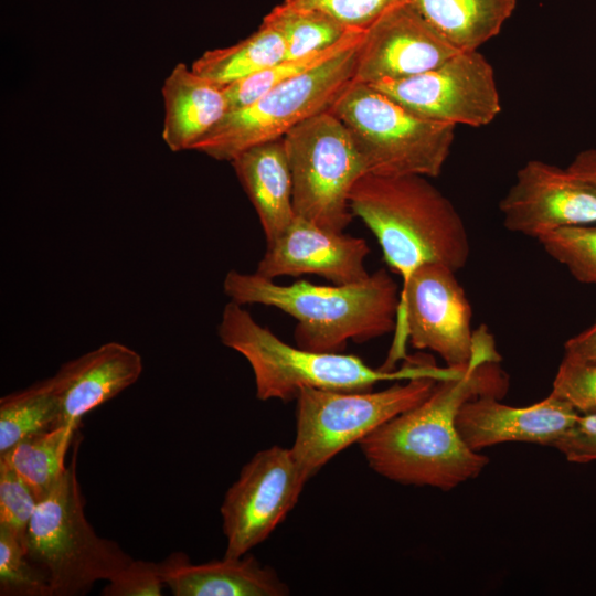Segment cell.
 Here are the masks:
<instances>
[{
	"label": "cell",
	"mask_w": 596,
	"mask_h": 596,
	"mask_svg": "<svg viewBox=\"0 0 596 596\" xmlns=\"http://www.w3.org/2000/svg\"><path fill=\"white\" fill-rule=\"evenodd\" d=\"M567 170L596 188V148L576 155Z\"/></svg>",
	"instance_id": "cell-35"
},
{
	"label": "cell",
	"mask_w": 596,
	"mask_h": 596,
	"mask_svg": "<svg viewBox=\"0 0 596 596\" xmlns=\"http://www.w3.org/2000/svg\"><path fill=\"white\" fill-rule=\"evenodd\" d=\"M0 595L51 596L49 579L29 557L24 543L1 526Z\"/></svg>",
	"instance_id": "cell-28"
},
{
	"label": "cell",
	"mask_w": 596,
	"mask_h": 596,
	"mask_svg": "<svg viewBox=\"0 0 596 596\" xmlns=\"http://www.w3.org/2000/svg\"><path fill=\"white\" fill-rule=\"evenodd\" d=\"M475 339L472 358L459 374L438 381L421 404L359 443L375 472L402 485L450 490L476 478L487 466L489 458L460 438L456 417L469 400L483 395L501 398L509 381L486 326L475 331Z\"/></svg>",
	"instance_id": "cell-1"
},
{
	"label": "cell",
	"mask_w": 596,
	"mask_h": 596,
	"mask_svg": "<svg viewBox=\"0 0 596 596\" xmlns=\"http://www.w3.org/2000/svg\"><path fill=\"white\" fill-rule=\"evenodd\" d=\"M297 216L343 232L351 223L350 192L366 173L345 126L329 110L300 123L284 137Z\"/></svg>",
	"instance_id": "cell-9"
},
{
	"label": "cell",
	"mask_w": 596,
	"mask_h": 596,
	"mask_svg": "<svg viewBox=\"0 0 596 596\" xmlns=\"http://www.w3.org/2000/svg\"><path fill=\"white\" fill-rule=\"evenodd\" d=\"M370 252L362 237L331 231L296 215L285 233L267 244L256 273L269 279L318 275L334 285L354 284L370 276L364 266Z\"/></svg>",
	"instance_id": "cell-15"
},
{
	"label": "cell",
	"mask_w": 596,
	"mask_h": 596,
	"mask_svg": "<svg viewBox=\"0 0 596 596\" xmlns=\"http://www.w3.org/2000/svg\"><path fill=\"white\" fill-rule=\"evenodd\" d=\"M166 586L174 596H285L289 587L253 555L224 556L194 564L182 552L160 562Z\"/></svg>",
	"instance_id": "cell-18"
},
{
	"label": "cell",
	"mask_w": 596,
	"mask_h": 596,
	"mask_svg": "<svg viewBox=\"0 0 596 596\" xmlns=\"http://www.w3.org/2000/svg\"><path fill=\"white\" fill-rule=\"evenodd\" d=\"M266 20L281 32L286 53L284 58H292L326 50L354 29H349L332 17L310 9H287L276 6Z\"/></svg>",
	"instance_id": "cell-26"
},
{
	"label": "cell",
	"mask_w": 596,
	"mask_h": 596,
	"mask_svg": "<svg viewBox=\"0 0 596 596\" xmlns=\"http://www.w3.org/2000/svg\"><path fill=\"white\" fill-rule=\"evenodd\" d=\"M230 301L264 305L296 320V345L317 352H342L349 341L362 343L395 330L397 284L385 269L360 283L315 285L306 280L279 285L258 275L230 270L223 280Z\"/></svg>",
	"instance_id": "cell-2"
},
{
	"label": "cell",
	"mask_w": 596,
	"mask_h": 596,
	"mask_svg": "<svg viewBox=\"0 0 596 596\" xmlns=\"http://www.w3.org/2000/svg\"><path fill=\"white\" fill-rule=\"evenodd\" d=\"M440 381L418 376L371 392L302 387L296 397L292 453L310 479L337 454L417 406Z\"/></svg>",
	"instance_id": "cell-7"
},
{
	"label": "cell",
	"mask_w": 596,
	"mask_h": 596,
	"mask_svg": "<svg viewBox=\"0 0 596 596\" xmlns=\"http://www.w3.org/2000/svg\"><path fill=\"white\" fill-rule=\"evenodd\" d=\"M38 502L31 488L0 461V526L24 543Z\"/></svg>",
	"instance_id": "cell-29"
},
{
	"label": "cell",
	"mask_w": 596,
	"mask_h": 596,
	"mask_svg": "<svg viewBox=\"0 0 596 596\" xmlns=\"http://www.w3.org/2000/svg\"><path fill=\"white\" fill-rule=\"evenodd\" d=\"M329 111L350 132L366 173L438 177L456 126L419 117L372 86L351 81Z\"/></svg>",
	"instance_id": "cell-6"
},
{
	"label": "cell",
	"mask_w": 596,
	"mask_h": 596,
	"mask_svg": "<svg viewBox=\"0 0 596 596\" xmlns=\"http://www.w3.org/2000/svg\"><path fill=\"white\" fill-rule=\"evenodd\" d=\"M499 400L483 395L467 401L460 407L456 426L460 438L470 449L479 451L507 441L552 446L581 415L571 404L552 393L525 407L509 406Z\"/></svg>",
	"instance_id": "cell-16"
},
{
	"label": "cell",
	"mask_w": 596,
	"mask_h": 596,
	"mask_svg": "<svg viewBox=\"0 0 596 596\" xmlns=\"http://www.w3.org/2000/svg\"><path fill=\"white\" fill-rule=\"evenodd\" d=\"M76 432L74 425H56L20 440L0 455V461L11 468L40 501L64 475L66 454Z\"/></svg>",
	"instance_id": "cell-23"
},
{
	"label": "cell",
	"mask_w": 596,
	"mask_h": 596,
	"mask_svg": "<svg viewBox=\"0 0 596 596\" xmlns=\"http://www.w3.org/2000/svg\"><path fill=\"white\" fill-rule=\"evenodd\" d=\"M507 230L539 238L552 231L596 223V188L567 168L530 160L499 204Z\"/></svg>",
	"instance_id": "cell-13"
},
{
	"label": "cell",
	"mask_w": 596,
	"mask_h": 596,
	"mask_svg": "<svg viewBox=\"0 0 596 596\" xmlns=\"http://www.w3.org/2000/svg\"><path fill=\"white\" fill-rule=\"evenodd\" d=\"M217 336L223 345L240 353L254 374L260 401L296 400L302 387L364 392L383 381L433 376L444 380L458 368H438L427 355L405 358L398 370L373 369L361 358L342 352H317L288 344L259 324L244 308L228 301L222 311Z\"/></svg>",
	"instance_id": "cell-4"
},
{
	"label": "cell",
	"mask_w": 596,
	"mask_h": 596,
	"mask_svg": "<svg viewBox=\"0 0 596 596\" xmlns=\"http://www.w3.org/2000/svg\"><path fill=\"white\" fill-rule=\"evenodd\" d=\"M358 45L227 111L192 150L231 162L244 150L281 139L300 123L329 110L353 79Z\"/></svg>",
	"instance_id": "cell-8"
},
{
	"label": "cell",
	"mask_w": 596,
	"mask_h": 596,
	"mask_svg": "<svg viewBox=\"0 0 596 596\" xmlns=\"http://www.w3.org/2000/svg\"><path fill=\"white\" fill-rule=\"evenodd\" d=\"M350 207L377 240L387 266L406 284L426 264L454 272L466 266L470 242L451 201L427 177L363 174Z\"/></svg>",
	"instance_id": "cell-3"
},
{
	"label": "cell",
	"mask_w": 596,
	"mask_h": 596,
	"mask_svg": "<svg viewBox=\"0 0 596 596\" xmlns=\"http://www.w3.org/2000/svg\"><path fill=\"white\" fill-rule=\"evenodd\" d=\"M162 139L173 151L192 150L227 113L223 86L178 63L164 78Z\"/></svg>",
	"instance_id": "cell-19"
},
{
	"label": "cell",
	"mask_w": 596,
	"mask_h": 596,
	"mask_svg": "<svg viewBox=\"0 0 596 596\" xmlns=\"http://www.w3.org/2000/svg\"><path fill=\"white\" fill-rule=\"evenodd\" d=\"M551 393L581 415L596 413V361L564 355Z\"/></svg>",
	"instance_id": "cell-30"
},
{
	"label": "cell",
	"mask_w": 596,
	"mask_h": 596,
	"mask_svg": "<svg viewBox=\"0 0 596 596\" xmlns=\"http://www.w3.org/2000/svg\"><path fill=\"white\" fill-rule=\"evenodd\" d=\"M231 164L258 215L267 244L274 242L296 217L283 138L244 150Z\"/></svg>",
	"instance_id": "cell-20"
},
{
	"label": "cell",
	"mask_w": 596,
	"mask_h": 596,
	"mask_svg": "<svg viewBox=\"0 0 596 596\" xmlns=\"http://www.w3.org/2000/svg\"><path fill=\"white\" fill-rule=\"evenodd\" d=\"M567 356L596 361V321L588 329L568 339L564 344Z\"/></svg>",
	"instance_id": "cell-34"
},
{
	"label": "cell",
	"mask_w": 596,
	"mask_h": 596,
	"mask_svg": "<svg viewBox=\"0 0 596 596\" xmlns=\"http://www.w3.org/2000/svg\"><path fill=\"white\" fill-rule=\"evenodd\" d=\"M538 241L578 281L596 285V224L562 227Z\"/></svg>",
	"instance_id": "cell-27"
},
{
	"label": "cell",
	"mask_w": 596,
	"mask_h": 596,
	"mask_svg": "<svg viewBox=\"0 0 596 596\" xmlns=\"http://www.w3.org/2000/svg\"><path fill=\"white\" fill-rule=\"evenodd\" d=\"M454 270L440 264L417 268L400 290L394 340L385 370L405 356V344L437 353L450 368L466 366L473 354L471 306Z\"/></svg>",
	"instance_id": "cell-10"
},
{
	"label": "cell",
	"mask_w": 596,
	"mask_h": 596,
	"mask_svg": "<svg viewBox=\"0 0 596 596\" xmlns=\"http://www.w3.org/2000/svg\"><path fill=\"white\" fill-rule=\"evenodd\" d=\"M571 462L596 461V413L579 415L552 445Z\"/></svg>",
	"instance_id": "cell-33"
},
{
	"label": "cell",
	"mask_w": 596,
	"mask_h": 596,
	"mask_svg": "<svg viewBox=\"0 0 596 596\" xmlns=\"http://www.w3.org/2000/svg\"><path fill=\"white\" fill-rule=\"evenodd\" d=\"M370 86L419 117L454 126L482 127L501 111L493 67L478 50L458 52L415 76Z\"/></svg>",
	"instance_id": "cell-12"
},
{
	"label": "cell",
	"mask_w": 596,
	"mask_h": 596,
	"mask_svg": "<svg viewBox=\"0 0 596 596\" xmlns=\"http://www.w3.org/2000/svg\"><path fill=\"white\" fill-rule=\"evenodd\" d=\"M61 406L53 375L0 398V455L20 440L58 425Z\"/></svg>",
	"instance_id": "cell-24"
},
{
	"label": "cell",
	"mask_w": 596,
	"mask_h": 596,
	"mask_svg": "<svg viewBox=\"0 0 596 596\" xmlns=\"http://www.w3.org/2000/svg\"><path fill=\"white\" fill-rule=\"evenodd\" d=\"M458 52L405 2L364 30L353 81L372 85L407 78L441 65Z\"/></svg>",
	"instance_id": "cell-14"
},
{
	"label": "cell",
	"mask_w": 596,
	"mask_h": 596,
	"mask_svg": "<svg viewBox=\"0 0 596 596\" xmlns=\"http://www.w3.org/2000/svg\"><path fill=\"white\" fill-rule=\"evenodd\" d=\"M408 0H284L287 9L323 12L349 29L365 30L389 10Z\"/></svg>",
	"instance_id": "cell-31"
},
{
	"label": "cell",
	"mask_w": 596,
	"mask_h": 596,
	"mask_svg": "<svg viewBox=\"0 0 596 596\" xmlns=\"http://www.w3.org/2000/svg\"><path fill=\"white\" fill-rule=\"evenodd\" d=\"M308 480L291 448L257 451L221 504L224 556L242 557L264 542L297 504Z\"/></svg>",
	"instance_id": "cell-11"
},
{
	"label": "cell",
	"mask_w": 596,
	"mask_h": 596,
	"mask_svg": "<svg viewBox=\"0 0 596 596\" xmlns=\"http://www.w3.org/2000/svg\"><path fill=\"white\" fill-rule=\"evenodd\" d=\"M79 438L57 483L36 505L24 546L46 575L51 596H81L109 581L132 557L114 540L98 535L85 514L77 478Z\"/></svg>",
	"instance_id": "cell-5"
},
{
	"label": "cell",
	"mask_w": 596,
	"mask_h": 596,
	"mask_svg": "<svg viewBox=\"0 0 596 596\" xmlns=\"http://www.w3.org/2000/svg\"><path fill=\"white\" fill-rule=\"evenodd\" d=\"M142 370L141 355L115 341L63 363L53 375L61 406L58 425L78 427L87 413L136 383Z\"/></svg>",
	"instance_id": "cell-17"
},
{
	"label": "cell",
	"mask_w": 596,
	"mask_h": 596,
	"mask_svg": "<svg viewBox=\"0 0 596 596\" xmlns=\"http://www.w3.org/2000/svg\"><path fill=\"white\" fill-rule=\"evenodd\" d=\"M449 44L460 52L477 51L498 35L517 0H408Z\"/></svg>",
	"instance_id": "cell-21"
},
{
	"label": "cell",
	"mask_w": 596,
	"mask_h": 596,
	"mask_svg": "<svg viewBox=\"0 0 596 596\" xmlns=\"http://www.w3.org/2000/svg\"><path fill=\"white\" fill-rule=\"evenodd\" d=\"M286 46L281 32L263 19L259 28L237 43L205 51L191 64L192 70L205 78L227 85L263 71L285 57Z\"/></svg>",
	"instance_id": "cell-22"
},
{
	"label": "cell",
	"mask_w": 596,
	"mask_h": 596,
	"mask_svg": "<svg viewBox=\"0 0 596 596\" xmlns=\"http://www.w3.org/2000/svg\"><path fill=\"white\" fill-rule=\"evenodd\" d=\"M364 30H353L337 44L304 56L283 58L276 64L251 76L241 78L223 86L227 100V111L242 108L262 96L270 88L295 78L338 54L358 45Z\"/></svg>",
	"instance_id": "cell-25"
},
{
	"label": "cell",
	"mask_w": 596,
	"mask_h": 596,
	"mask_svg": "<svg viewBox=\"0 0 596 596\" xmlns=\"http://www.w3.org/2000/svg\"><path fill=\"white\" fill-rule=\"evenodd\" d=\"M166 586L161 563L131 560L114 575L100 592L102 596H160Z\"/></svg>",
	"instance_id": "cell-32"
}]
</instances>
